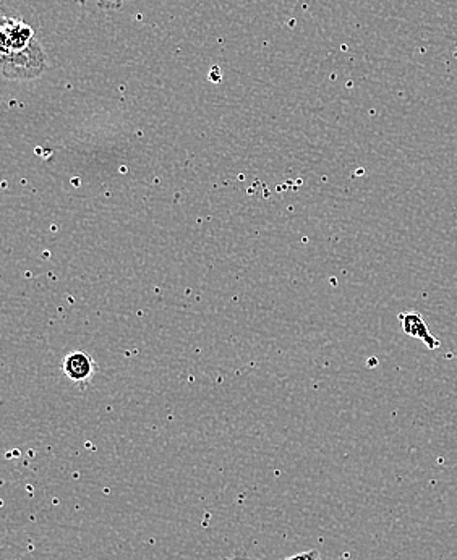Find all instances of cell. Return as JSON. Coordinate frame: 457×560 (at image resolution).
Masks as SVG:
<instances>
[{
    "label": "cell",
    "instance_id": "obj_1",
    "mask_svg": "<svg viewBox=\"0 0 457 560\" xmlns=\"http://www.w3.org/2000/svg\"><path fill=\"white\" fill-rule=\"evenodd\" d=\"M2 75L7 80L30 81L41 77L47 68L43 46L35 43L17 52H2Z\"/></svg>",
    "mask_w": 457,
    "mask_h": 560
},
{
    "label": "cell",
    "instance_id": "obj_2",
    "mask_svg": "<svg viewBox=\"0 0 457 560\" xmlns=\"http://www.w3.org/2000/svg\"><path fill=\"white\" fill-rule=\"evenodd\" d=\"M2 52H17L35 43V31L20 18H2Z\"/></svg>",
    "mask_w": 457,
    "mask_h": 560
},
{
    "label": "cell",
    "instance_id": "obj_3",
    "mask_svg": "<svg viewBox=\"0 0 457 560\" xmlns=\"http://www.w3.org/2000/svg\"><path fill=\"white\" fill-rule=\"evenodd\" d=\"M399 321H401L402 332H404L406 336L422 340L423 344L427 345L430 350L440 348V340L436 339L432 331L428 329L422 314L402 313L399 314Z\"/></svg>",
    "mask_w": 457,
    "mask_h": 560
},
{
    "label": "cell",
    "instance_id": "obj_4",
    "mask_svg": "<svg viewBox=\"0 0 457 560\" xmlns=\"http://www.w3.org/2000/svg\"><path fill=\"white\" fill-rule=\"evenodd\" d=\"M62 370L73 381H86L94 373V361L86 353H72L62 363Z\"/></svg>",
    "mask_w": 457,
    "mask_h": 560
},
{
    "label": "cell",
    "instance_id": "obj_5",
    "mask_svg": "<svg viewBox=\"0 0 457 560\" xmlns=\"http://www.w3.org/2000/svg\"><path fill=\"white\" fill-rule=\"evenodd\" d=\"M282 560H323V559H321L320 552L315 551V549H312V551L300 552V554H295V556L286 557V559H282Z\"/></svg>",
    "mask_w": 457,
    "mask_h": 560
},
{
    "label": "cell",
    "instance_id": "obj_6",
    "mask_svg": "<svg viewBox=\"0 0 457 560\" xmlns=\"http://www.w3.org/2000/svg\"><path fill=\"white\" fill-rule=\"evenodd\" d=\"M104 2L112 5V7H120V5H124L125 2H129V0H104Z\"/></svg>",
    "mask_w": 457,
    "mask_h": 560
},
{
    "label": "cell",
    "instance_id": "obj_7",
    "mask_svg": "<svg viewBox=\"0 0 457 560\" xmlns=\"http://www.w3.org/2000/svg\"><path fill=\"white\" fill-rule=\"evenodd\" d=\"M223 560H258V559H250V557L235 556V557H224Z\"/></svg>",
    "mask_w": 457,
    "mask_h": 560
}]
</instances>
